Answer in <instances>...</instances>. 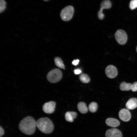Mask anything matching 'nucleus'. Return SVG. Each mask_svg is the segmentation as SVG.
I'll list each match as a JSON object with an SVG mask.
<instances>
[{
  "label": "nucleus",
  "instance_id": "39448f33",
  "mask_svg": "<svg viewBox=\"0 0 137 137\" xmlns=\"http://www.w3.org/2000/svg\"><path fill=\"white\" fill-rule=\"evenodd\" d=\"M115 39L118 43L121 45H124L127 40V36L126 32L122 29H118L115 34Z\"/></svg>",
  "mask_w": 137,
  "mask_h": 137
},
{
  "label": "nucleus",
  "instance_id": "4468645a",
  "mask_svg": "<svg viewBox=\"0 0 137 137\" xmlns=\"http://www.w3.org/2000/svg\"><path fill=\"white\" fill-rule=\"evenodd\" d=\"M77 108L79 111L83 114L87 113L88 110V109L86 104L83 102H79L77 105Z\"/></svg>",
  "mask_w": 137,
  "mask_h": 137
},
{
  "label": "nucleus",
  "instance_id": "4be33fe9",
  "mask_svg": "<svg viewBox=\"0 0 137 137\" xmlns=\"http://www.w3.org/2000/svg\"><path fill=\"white\" fill-rule=\"evenodd\" d=\"M4 131L3 128L1 126L0 127V137L2 136L4 134Z\"/></svg>",
  "mask_w": 137,
  "mask_h": 137
},
{
  "label": "nucleus",
  "instance_id": "9d476101",
  "mask_svg": "<svg viewBox=\"0 0 137 137\" xmlns=\"http://www.w3.org/2000/svg\"><path fill=\"white\" fill-rule=\"evenodd\" d=\"M106 137H122L121 132L118 129L115 128L109 129L106 131Z\"/></svg>",
  "mask_w": 137,
  "mask_h": 137
},
{
  "label": "nucleus",
  "instance_id": "a878e982",
  "mask_svg": "<svg viewBox=\"0 0 137 137\" xmlns=\"http://www.w3.org/2000/svg\"><path fill=\"white\" fill-rule=\"evenodd\" d=\"M136 50L137 52V46L136 47Z\"/></svg>",
  "mask_w": 137,
  "mask_h": 137
},
{
  "label": "nucleus",
  "instance_id": "412c9836",
  "mask_svg": "<svg viewBox=\"0 0 137 137\" xmlns=\"http://www.w3.org/2000/svg\"><path fill=\"white\" fill-rule=\"evenodd\" d=\"M131 90L134 92L137 91V82H135L132 84Z\"/></svg>",
  "mask_w": 137,
  "mask_h": 137
},
{
  "label": "nucleus",
  "instance_id": "0eeeda50",
  "mask_svg": "<svg viewBox=\"0 0 137 137\" xmlns=\"http://www.w3.org/2000/svg\"><path fill=\"white\" fill-rule=\"evenodd\" d=\"M56 103L54 101H50L45 103L43 106L42 109L47 114H52L54 112Z\"/></svg>",
  "mask_w": 137,
  "mask_h": 137
},
{
  "label": "nucleus",
  "instance_id": "f257e3e1",
  "mask_svg": "<svg viewBox=\"0 0 137 137\" xmlns=\"http://www.w3.org/2000/svg\"><path fill=\"white\" fill-rule=\"evenodd\" d=\"M36 126V121L33 117L30 116L24 118L19 124V128L21 131L27 135L33 134Z\"/></svg>",
  "mask_w": 137,
  "mask_h": 137
},
{
  "label": "nucleus",
  "instance_id": "f03ea898",
  "mask_svg": "<svg viewBox=\"0 0 137 137\" xmlns=\"http://www.w3.org/2000/svg\"><path fill=\"white\" fill-rule=\"evenodd\" d=\"M37 127L42 132L49 134L52 132L54 125L52 121L47 117L39 118L36 121Z\"/></svg>",
  "mask_w": 137,
  "mask_h": 137
},
{
  "label": "nucleus",
  "instance_id": "7ed1b4c3",
  "mask_svg": "<svg viewBox=\"0 0 137 137\" xmlns=\"http://www.w3.org/2000/svg\"><path fill=\"white\" fill-rule=\"evenodd\" d=\"M62 71L58 68H55L49 71L47 76L48 81L52 83H56L59 81L62 78Z\"/></svg>",
  "mask_w": 137,
  "mask_h": 137
},
{
  "label": "nucleus",
  "instance_id": "aec40b11",
  "mask_svg": "<svg viewBox=\"0 0 137 137\" xmlns=\"http://www.w3.org/2000/svg\"><path fill=\"white\" fill-rule=\"evenodd\" d=\"M129 7L131 10L137 8V0H131L130 3Z\"/></svg>",
  "mask_w": 137,
  "mask_h": 137
},
{
  "label": "nucleus",
  "instance_id": "6ab92c4d",
  "mask_svg": "<svg viewBox=\"0 0 137 137\" xmlns=\"http://www.w3.org/2000/svg\"><path fill=\"white\" fill-rule=\"evenodd\" d=\"M6 3L4 0H0V12H3L6 8Z\"/></svg>",
  "mask_w": 137,
  "mask_h": 137
},
{
  "label": "nucleus",
  "instance_id": "a211bd4d",
  "mask_svg": "<svg viewBox=\"0 0 137 137\" xmlns=\"http://www.w3.org/2000/svg\"><path fill=\"white\" fill-rule=\"evenodd\" d=\"M88 108L89 110L91 112H95L96 111L97 109V104L96 102H91L89 105Z\"/></svg>",
  "mask_w": 137,
  "mask_h": 137
},
{
  "label": "nucleus",
  "instance_id": "393cba45",
  "mask_svg": "<svg viewBox=\"0 0 137 137\" xmlns=\"http://www.w3.org/2000/svg\"><path fill=\"white\" fill-rule=\"evenodd\" d=\"M43 0L45 1H47L49 0Z\"/></svg>",
  "mask_w": 137,
  "mask_h": 137
},
{
  "label": "nucleus",
  "instance_id": "f8f14e48",
  "mask_svg": "<svg viewBox=\"0 0 137 137\" xmlns=\"http://www.w3.org/2000/svg\"><path fill=\"white\" fill-rule=\"evenodd\" d=\"M106 123L108 126L113 127H117L120 125V123L118 120L112 118H107L106 120Z\"/></svg>",
  "mask_w": 137,
  "mask_h": 137
},
{
  "label": "nucleus",
  "instance_id": "f3484780",
  "mask_svg": "<svg viewBox=\"0 0 137 137\" xmlns=\"http://www.w3.org/2000/svg\"><path fill=\"white\" fill-rule=\"evenodd\" d=\"M79 78L80 81L84 83H88L90 80L88 75L84 73L81 74Z\"/></svg>",
  "mask_w": 137,
  "mask_h": 137
},
{
  "label": "nucleus",
  "instance_id": "6e6552de",
  "mask_svg": "<svg viewBox=\"0 0 137 137\" xmlns=\"http://www.w3.org/2000/svg\"><path fill=\"white\" fill-rule=\"evenodd\" d=\"M105 73L108 78H113L115 77L117 74V70L115 67L112 65H109L106 67Z\"/></svg>",
  "mask_w": 137,
  "mask_h": 137
},
{
  "label": "nucleus",
  "instance_id": "5701e85b",
  "mask_svg": "<svg viewBox=\"0 0 137 137\" xmlns=\"http://www.w3.org/2000/svg\"><path fill=\"white\" fill-rule=\"evenodd\" d=\"M79 61V60L78 59H76V60H74L72 62V64L73 65L76 66L77 65Z\"/></svg>",
  "mask_w": 137,
  "mask_h": 137
},
{
  "label": "nucleus",
  "instance_id": "20e7f679",
  "mask_svg": "<svg viewBox=\"0 0 137 137\" xmlns=\"http://www.w3.org/2000/svg\"><path fill=\"white\" fill-rule=\"evenodd\" d=\"M74 11L73 7L68 6L64 8L61 11L60 16L62 19L64 21L70 20L72 17Z\"/></svg>",
  "mask_w": 137,
  "mask_h": 137
},
{
  "label": "nucleus",
  "instance_id": "2eb2a0df",
  "mask_svg": "<svg viewBox=\"0 0 137 137\" xmlns=\"http://www.w3.org/2000/svg\"><path fill=\"white\" fill-rule=\"evenodd\" d=\"M132 84L130 83H127L124 81L122 82L120 84V89L123 91H128L131 89Z\"/></svg>",
  "mask_w": 137,
  "mask_h": 137
},
{
  "label": "nucleus",
  "instance_id": "1a4fd4ad",
  "mask_svg": "<svg viewBox=\"0 0 137 137\" xmlns=\"http://www.w3.org/2000/svg\"><path fill=\"white\" fill-rule=\"evenodd\" d=\"M119 118L124 122H128L131 119V115L129 111L126 109H121L119 113Z\"/></svg>",
  "mask_w": 137,
  "mask_h": 137
},
{
  "label": "nucleus",
  "instance_id": "ddd939ff",
  "mask_svg": "<svg viewBox=\"0 0 137 137\" xmlns=\"http://www.w3.org/2000/svg\"><path fill=\"white\" fill-rule=\"evenodd\" d=\"M77 113L74 112L68 111L66 112L65 114L66 120L68 122H73L74 119L77 116Z\"/></svg>",
  "mask_w": 137,
  "mask_h": 137
},
{
  "label": "nucleus",
  "instance_id": "b1692460",
  "mask_svg": "<svg viewBox=\"0 0 137 137\" xmlns=\"http://www.w3.org/2000/svg\"><path fill=\"white\" fill-rule=\"evenodd\" d=\"M74 72L75 74H79L81 73V71L80 69H77L74 70Z\"/></svg>",
  "mask_w": 137,
  "mask_h": 137
},
{
  "label": "nucleus",
  "instance_id": "9b49d317",
  "mask_svg": "<svg viewBox=\"0 0 137 137\" xmlns=\"http://www.w3.org/2000/svg\"><path fill=\"white\" fill-rule=\"evenodd\" d=\"M126 106L128 109L132 110L137 107V99L132 98L129 99L126 104Z\"/></svg>",
  "mask_w": 137,
  "mask_h": 137
},
{
  "label": "nucleus",
  "instance_id": "423d86ee",
  "mask_svg": "<svg viewBox=\"0 0 137 137\" xmlns=\"http://www.w3.org/2000/svg\"><path fill=\"white\" fill-rule=\"evenodd\" d=\"M111 6V3L109 0H105L103 1L100 5V8L98 14V17L100 20L103 19L104 17V15L102 12L103 10L104 9H108Z\"/></svg>",
  "mask_w": 137,
  "mask_h": 137
},
{
  "label": "nucleus",
  "instance_id": "dca6fc26",
  "mask_svg": "<svg viewBox=\"0 0 137 137\" xmlns=\"http://www.w3.org/2000/svg\"><path fill=\"white\" fill-rule=\"evenodd\" d=\"M55 63L56 65L58 67L65 69L64 65L62 59L59 57H56L54 59Z\"/></svg>",
  "mask_w": 137,
  "mask_h": 137
}]
</instances>
